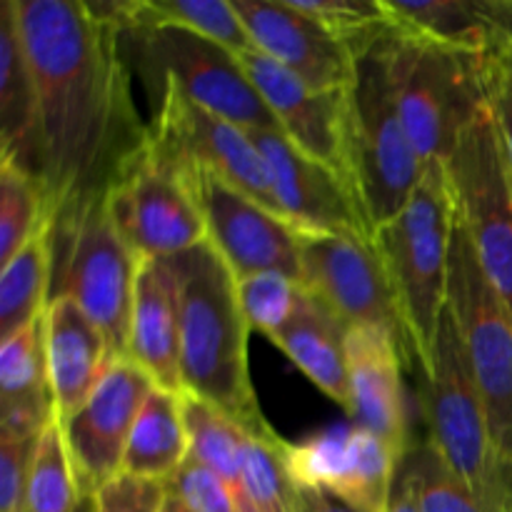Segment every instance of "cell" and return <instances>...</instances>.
<instances>
[{"instance_id":"obj_1","label":"cell","mask_w":512,"mask_h":512,"mask_svg":"<svg viewBox=\"0 0 512 512\" xmlns=\"http://www.w3.org/2000/svg\"><path fill=\"white\" fill-rule=\"evenodd\" d=\"M38 90V180L58 215L108 195L148 145L123 28L100 3L13 0Z\"/></svg>"},{"instance_id":"obj_2","label":"cell","mask_w":512,"mask_h":512,"mask_svg":"<svg viewBox=\"0 0 512 512\" xmlns=\"http://www.w3.org/2000/svg\"><path fill=\"white\" fill-rule=\"evenodd\" d=\"M180 280V378L183 393L223 410L245 433L273 430L255 398L238 278L205 240L175 255Z\"/></svg>"},{"instance_id":"obj_3","label":"cell","mask_w":512,"mask_h":512,"mask_svg":"<svg viewBox=\"0 0 512 512\" xmlns=\"http://www.w3.org/2000/svg\"><path fill=\"white\" fill-rule=\"evenodd\" d=\"M393 38L395 28L355 55L345 115V170L373 233L410 203L425 175L395 98Z\"/></svg>"},{"instance_id":"obj_4","label":"cell","mask_w":512,"mask_h":512,"mask_svg":"<svg viewBox=\"0 0 512 512\" xmlns=\"http://www.w3.org/2000/svg\"><path fill=\"white\" fill-rule=\"evenodd\" d=\"M455 225L458 215L445 163H428L410 203L373 233L420 370L430 363L448 310Z\"/></svg>"},{"instance_id":"obj_5","label":"cell","mask_w":512,"mask_h":512,"mask_svg":"<svg viewBox=\"0 0 512 512\" xmlns=\"http://www.w3.org/2000/svg\"><path fill=\"white\" fill-rule=\"evenodd\" d=\"M423 378L428 440L490 508L505 512L512 463L500 458L495 450L483 393L450 308L440 320L438 338L430 363L423 368Z\"/></svg>"},{"instance_id":"obj_6","label":"cell","mask_w":512,"mask_h":512,"mask_svg":"<svg viewBox=\"0 0 512 512\" xmlns=\"http://www.w3.org/2000/svg\"><path fill=\"white\" fill-rule=\"evenodd\" d=\"M53 283L50 300L70 298L128 358L130 313L140 258L120 235L108 195L88 200L50 223Z\"/></svg>"},{"instance_id":"obj_7","label":"cell","mask_w":512,"mask_h":512,"mask_svg":"<svg viewBox=\"0 0 512 512\" xmlns=\"http://www.w3.org/2000/svg\"><path fill=\"white\" fill-rule=\"evenodd\" d=\"M128 63L145 93L173 88L190 103L245 130H280L240 60L218 43L180 28H125Z\"/></svg>"},{"instance_id":"obj_8","label":"cell","mask_w":512,"mask_h":512,"mask_svg":"<svg viewBox=\"0 0 512 512\" xmlns=\"http://www.w3.org/2000/svg\"><path fill=\"white\" fill-rule=\"evenodd\" d=\"M393 83L400 118L420 160L448 163L485 108L483 55L410 38L395 30Z\"/></svg>"},{"instance_id":"obj_9","label":"cell","mask_w":512,"mask_h":512,"mask_svg":"<svg viewBox=\"0 0 512 512\" xmlns=\"http://www.w3.org/2000/svg\"><path fill=\"white\" fill-rule=\"evenodd\" d=\"M108 208L125 243L140 260L175 258L208 240L190 165L150 140L118 183Z\"/></svg>"},{"instance_id":"obj_10","label":"cell","mask_w":512,"mask_h":512,"mask_svg":"<svg viewBox=\"0 0 512 512\" xmlns=\"http://www.w3.org/2000/svg\"><path fill=\"white\" fill-rule=\"evenodd\" d=\"M445 170L460 228L512 310V168L488 105L455 145Z\"/></svg>"},{"instance_id":"obj_11","label":"cell","mask_w":512,"mask_h":512,"mask_svg":"<svg viewBox=\"0 0 512 512\" xmlns=\"http://www.w3.org/2000/svg\"><path fill=\"white\" fill-rule=\"evenodd\" d=\"M448 308L483 393L495 450L512 463V310L490 285L460 223L450 253Z\"/></svg>"},{"instance_id":"obj_12","label":"cell","mask_w":512,"mask_h":512,"mask_svg":"<svg viewBox=\"0 0 512 512\" xmlns=\"http://www.w3.org/2000/svg\"><path fill=\"white\" fill-rule=\"evenodd\" d=\"M300 283L323 300L348 328H378L415 360L393 285L370 235L300 233Z\"/></svg>"},{"instance_id":"obj_13","label":"cell","mask_w":512,"mask_h":512,"mask_svg":"<svg viewBox=\"0 0 512 512\" xmlns=\"http://www.w3.org/2000/svg\"><path fill=\"white\" fill-rule=\"evenodd\" d=\"M148 105L150 140L283 218L270 185V170L248 130L190 103L173 88L150 95Z\"/></svg>"},{"instance_id":"obj_14","label":"cell","mask_w":512,"mask_h":512,"mask_svg":"<svg viewBox=\"0 0 512 512\" xmlns=\"http://www.w3.org/2000/svg\"><path fill=\"white\" fill-rule=\"evenodd\" d=\"M403 455L380 435L338 423L300 443L285 440V463L298 488L320 490L358 512H385Z\"/></svg>"},{"instance_id":"obj_15","label":"cell","mask_w":512,"mask_h":512,"mask_svg":"<svg viewBox=\"0 0 512 512\" xmlns=\"http://www.w3.org/2000/svg\"><path fill=\"white\" fill-rule=\"evenodd\" d=\"M190 178L208 228V243L235 278L283 273L300 280V230L295 225L205 170L190 165Z\"/></svg>"},{"instance_id":"obj_16","label":"cell","mask_w":512,"mask_h":512,"mask_svg":"<svg viewBox=\"0 0 512 512\" xmlns=\"http://www.w3.org/2000/svg\"><path fill=\"white\" fill-rule=\"evenodd\" d=\"M155 383L140 365L120 358L80 410L60 423L83 498L123 473L130 433Z\"/></svg>"},{"instance_id":"obj_17","label":"cell","mask_w":512,"mask_h":512,"mask_svg":"<svg viewBox=\"0 0 512 512\" xmlns=\"http://www.w3.org/2000/svg\"><path fill=\"white\" fill-rule=\"evenodd\" d=\"M270 170L280 213L300 233H360L373 238L348 180L295 148L280 130H248Z\"/></svg>"},{"instance_id":"obj_18","label":"cell","mask_w":512,"mask_h":512,"mask_svg":"<svg viewBox=\"0 0 512 512\" xmlns=\"http://www.w3.org/2000/svg\"><path fill=\"white\" fill-rule=\"evenodd\" d=\"M238 60L278 120L280 133L305 155L320 160L348 180L345 170L348 90H313L298 75L255 48L240 55Z\"/></svg>"},{"instance_id":"obj_19","label":"cell","mask_w":512,"mask_h":512,"mask_svg":"<svg viewBox=\"0 0 512 512\" xmlns=\"http://www.w3.org/2000/svg\"><path fill=\"white\" fill-rule=\"evenodd\" d=\"M255 50L273 58L313 90H348L355 55L343 40L305 15L293 0H233Z\"/></svg>"},{"instance_id":"obj_20","label":"cell","mask_w":512,"mask_h":512,"mask_svg":"<svg viewBox=\"0 0 512 512\" xmlns=\"http://www.w3.org/2000/svg\"><path fill=\"white\" fill-rule=\"evenodd\" d=\"M348 390L345 413L350 423L388 440L400 455L408 453V413L403 398V348L378 328L348 330Z\"/></svg>"},{"instance_id":"obj_21","label":"cell","mask_w":512,"mask_h":512,"mask_svg":"<svg viewBox=\"0 0 512 512\" xmlns=\"http://www.w3.org/2000/svg\"><path fill=\"white\" fill-rule=\"evenodd\" d=\"M45 353L55 400V418L80 410L95 393L120 355L108 335L70 298H55L45 310Z\"/></svg>"},{"instance_id":"obj_22","label":"cell","mask_w":512,"mask_h":512,"mask_svg":"<svg viewBox=\"0 0 512 512\" xmlns=\"http://www.w3.org/2000/svg\"><path fill=\"white\" fill-rule=\"evenodd\" d=\"M128 358L155 388L183 393L180 378V280L170 258L140 260L130 313Z\"/></svg>"},{"instance_id":"obj_23","label":"cell","mask_w":512,"mask_h":512,"mask_svg":"<svg viewBox=\"0 0 512 512\" xmlns=\"http://www.w3.org/2000/svg\"><path fill=\"white\" fill-rule=\"evenodd\" d=\"M0 160L38 178V90L13 0L0 5Z\"/></svg>"},{"instance_id":"obj_24","label":"cell","mask_w":512,"mask_h":512,"mask_svg":"<svg viewBox=\"0 0 512 512\" xmlns=\"http://www.w3.org/2000/svg\"><path fill=\"white\" fill-rule=\"evenodd\" d=\"M348 325L308 290L303 308L273 340L305 378L348 410Z\"/></svg>"},{"instance_id":"obj_25","label":"cell","mask_w":512,"mask_h":512,"mask_svg":"<svg viewBox=\"0 0 512 512\" xmlns=\"http://www.w3.org/2000/svg\"><path fill=\"white\" fill-rule=\"evenodd\" d=\"M390 25L410 38L428 40L470 55H485L505 38L490 0H383Z\"/></svg>"},{"instance_id":"obj_26","label":"cell","mask_w":512,"mask_h":512,"mask_svg":"<svg viewBox=\"0 0 512 512\" xmlns=\"http://www.w3.org/2000/svg\"><path fill=\"white\" fill-rule=\"evenodd\" d=\"M120 28H180L208 38L235 58L253 50L248 28L230 0H128L100 3Z\"/></svg>"},{"instance_id":"obj_27","label":"cell","mask_w":512,"mask_h":512,"mask_svg":"<svg viewBox=\"0 0 512 512\" xmlns=\"http://www.w3.org/2000/svg\"><path fill=\"white\" fill-rule=\"evenodd\" d=\"M188 458L190 440L183 415V393L155 388L133 425L125 448L123 473L168 483Z\"/></svg>"},{"instance_id":"obj_28","label":"cell","mask_w":512,"mask_h":512,"mask_svg":"<svg viewBox=\"0 0 512 512\" xmlns=\"http://www.w3.org/2000/svg\"><path fill=\"white\" fill-rule=\"evenodd\" d=\"M53 283V240L50 225L38 230L8 263L0 275V340L10 338L45 315Z\"/></svg>"},{"instance_id":"obj_29","label":"cell","mask_w":512,"mask_h":512,"mask_svg":"<svg viewBox=\"0 0 512 512\" xmlns=\"http://www.w3.org/2000/svg\"><path fill=\"white\" fill-rule=\"evenodd\" d=\"M0 390L3 405L55 408L45 353V315L0 340Z\"/></svg>"},{"instance_id":"obj_30","label":"cell","mask_w":512,"mask_h":512,"mask_svg":"<svg viewBox=\"0 0 512 512\" xmlns=\"http://www.w3.org/2000/svg\"><path fill=\"white\" fill-rule=\"evenodd\" d=\"M243 490L250 512H295V488L285 463V440L275 430L245 433Z\"/></svg>"},{"instance_id":"obj_31","label":"cell","mask_w":512,"mask_h":512,"mask_svg":"<svg viewBox=\"0 0 512 512\" xmlns=\"http://www.w3.org/2000/svg\"><path fill=\"white\" fill-rule=\"evenodd\" d=\"M48 225L50 208L43 183L15 163L0 160V263H8Z\"/></svg>"},{"instance_id":"obj_32","label":"cell","mask_w":512,"mask_h":512,"mask_svg":"<svg viewBox=\"0 0 512 512\" xmlns=\"http://www.w3.org/2000/svg\"><path fill=\"white\" fill-rule=\"evenodd\" d=\"M80 500L83 495L65 448L63 430L58 420H53L35 445L23 512H78Z\"/></svg>"},{"instance_id":"obj_33","label":"cell","mask_w":512,"mask_h":512,"mask_svg":"<svg viewBox=\"0 0 512 512\" xmlns=\"http://www.w3.org/2000/svg\"><path fill=\"white\" fill-rule=\"evenodd\" d=\"M403 458L413 473L420 512H495L445 463L430 440L410 445Z\"/></svg>"},{"instance_id":"obj_34","label":"cell","mask_w":512,"mask_h":512,"mask_svg":"<svg viewBox=\"0 0 512 512\" xmlns=\"http://www.w3.org/2000/svg\"><path fill=\"white\" fill-rule=\"evenodd\" d=\"M238 298L250 330L275 338L303 308L308 288L290 275L258 273L238 280Z\"/></svg>"},{"instance_id":"obj_35","label":"cell","mask_w":512,"mask_h":512,"mask_svg":"<svg viewBox=\"0 0 512 512\" xmlns=\"http://www.w3.org/2000/svg\"><path fill=\"white\" fill-rule=\"evenodd\" d=\"M293 5L343 40L353 55H360L393 30L383 0H293Z\"/></svg>"},{"instance_id":"obj_36","label":"cell","mask_w":512,"mask_h":512,"mask_svg":"<svg viewBox=\"0 0 512 512\" xmlns=\"http://www.w3.org/2000/svg\"><path fill=\"white\" fill-rule=\"evenodd\" d=\"M483 88L500 143L512 168V35H505L490 53L483 55Z\"/></svg>"},{"instance_id":"obj_37","label":"cell","mask_w":512,"mask_h":512,"mask_svg":"<svg viewBox=\"0 0 512 512\" xmlns=\"http://www.w3.org/2000/svg\"><path fill=\"white\" fill-rule=\"evenodd\" d=\"M168 483L120 473L93 498H85L88 512H163Z\"/></svg>"},{"instance_id":"obj_38","label":"cell","mask_w":512,"mask_h":512,"mask_svg":"<svg viewBox=\"0 0 512 512\" xmlns=\"http://www.w3.org/2000/svg\"><path fill=\"white\" fill-rule=\"evenodd\" d=\"M168 493L188 505L190 512H238L223 480L195 458L185 460L168 480Z\"/></svg>"},{"instance_id":"obj_39","label":"cell","mask_w":512,"mask_h":512,"mask_svg":"<svg viewBox=\"0 0 512 512\" xmlns=\"http://www.w3.org/2000/svg\"><path fill=\"white\" fill-rule=\"evenodd\" d=\"M38 440L0 438V512H23Z\"/></svg>"},{"instance_id":"obj_40","label":"cell","mask_w":512,"mask_h":512,"mask_svg":"<svg viewBox=\"0 0 512 512\" xmlns=\"http://www.w3.org/2000/svg\"><path fill=\"white\" fill-rule=\"evenodd\" d=\"M385 512H420L418 490H415L413 473H410V465L405 463V458L400 460L398 475H395V483L393 490H390Z\"/></svg>"},{"instance_id":"obj_41","label":"cell","mask_w":512,"mask_h":512,"mask_svg":"<svg viewBox=\"0 0 512 512\" xmlns=\"http://www.w3.org/2000/svg\"><path fill=\"white\" fill-rule=\"evenodd\" d=\"M295 488H298V485H295ZM295 512H358V510L340 503V500L333 498V495L320 493V490L298 488V493H295Z\"/></svg>"},{"instance_id":"obj_42","label":"cell","mask_w":512,"mask_h":512,"mask_svg":"<svg viewBox=\"0 0 512 512\" xmlns=\"http://www.w3.org/2000/svg\"><path fill=\"white\" fill-rule=\"evenodd\" d=\"M163 512H190V510H188V505L180 503V500L175 498V495H170V493H168V500H165Z\"/></svg>"},{"instance_id":"obj_43","label":"cell","mask_w":512,"mask_h":512,"mask_svg":"<svg viewBox=\"0 0 512 512\" xmlns=\"http://www.w3.org/2000/svg\"><path fill=\"white\" fill-rule=\"evenodd\" d=\"M505 512H512V483H510V490H508V500H505Z\"/></svg>"}]
</instances>
